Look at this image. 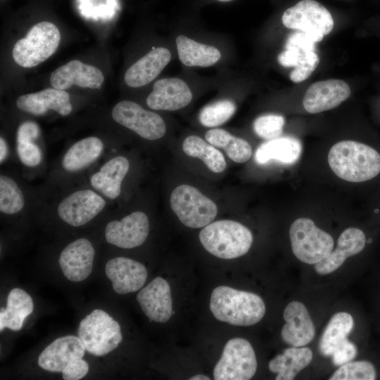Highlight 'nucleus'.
Here are the masks:
<instances>
[{"instance_id":"f257e3e1","label":"nucleus","mask_w":380,"mask_h":380,"mask_svg":"<svg viewBox=\"0 0 380 380\" xmlns=\"http://www.w3.org/2000/svg\"><path fill=\"white\" fill-rule=\"evenodd\" d=\"M328 163L339 178L350 182H362L380 173V154L373 148L355 141L334 144L328 154Z\"/></svg>"},{"instance_id":"f03ea898","label":"nucleus","mask_w":380,"mask_h":380,"mask_svg":"<svg viewBox=\"0 0 380 380\" xmlns=\"http://www.w3.org/2000/svg\"><path fill=\"white\" fill-rule=\"evenodd\" d=\"M210 308L217 319L234 326L255 324L265 313V303L259 296L225 286L213 291Z\"/></svg>"},{"instance_id":"7ed1b4c3","label":"nucleus","mask_w":380,"mask_h":380,"mask_svg":"<svg viewBox=\"0 0 380 380\" xmlns=\"http://www.w3.org/2000/svg\"><path fill=\"white\" fill-rule=\"evenodd\" d=\"M199 239L204 248L215 257L233 259L247 253L253 243V235L242 224L223 220L204 227Z\"/></svg>"},{"instance_id":"20e7f679","label":"nucleus","mask_w":380,"mask_h":380,"mask_svg":"<svg viewBox=\"0 0 380 380\" xmlns=\"http://www.w3.org/2000/svg\"><path fill=\"white\" fill-rule=\"evenodd\" d=\"M61 33L56 25L43 21L34 25L25 37L14 45L12 56L21 67L32 68L48 59L57 50Z\"/></svg>"},{"instance_id":"39448f33","label":"nucleus","mask_w":380,"mask_h":380,"mask_svg":"<svg viewBox=\"0 0 380 380\" xmlns=\"http://www.w3.org/2000/svg\"><path fill=\"white\" fill-rule=\"evenodd\" d=\"M77 334L85 350L95 356L108 354L122 341L119 323L101 309L93 310L80 321Z\"/></svg>"},{"instance_id":"423d86ee","label":"nucleus","mask_w":380,"mask_h":380,"mask_svg":"<svg viewBox=\"0 0 380 380\" xmlns=\"http://www.w3.org/2000/svg\"><path fill=\"white\" fill-rule=\"evenodd\" d=\"M289 236L294 255L301 262L315 265L333 250L334 239L308 218H298L291 225Z\"/></svg>"},{"instance_id":"0eeeda50","label":"nucleus","mask_w":380,"mask_h":380,"mask_svg":"<svg viewBox=\"0 0 380 380\" xmlns=\"http://www.w3.org/2000/svg\"><path fill=\"white\" fill-rule=\"evenodd\" d=\"M107 205L108 200L90 186L68 192L57 202L55 208L61 220L78 227L92 221Z\"/></svg>"},{"instance_id":"6e6552de","label":"nucleus","mask_w":380,"mask_h":380,"mask_svg":"<svg viewBox=\"0 0 380 380\" xmlns=\"http://www.w3.org/2000/svg\"><path fill=\"white\" fill-rule=\"evenodd\" d=\"M170 206L181 222L191 228H201L212 222L217 213L216 204L196 188L182 184L171 194Z\"/></svg>"},{"instance_id":"1a4fd4ad","label":"nucleus","mask_w":380,"mask_h":380,"mask_svg":"<svg viewBox=\"0 0 380 380\" xmlns=\"http://www.w3.org/2000/svg\"><path fill=\"white\" fill-rule=\"evenodd\" d=\"M281 21L287 28L309 34L316 43L321 42L334 27L330 12L315 0H302L287 8L281 16Z\"/></svg>"},{"instance_id":"9d476101","label":"nucleus","mask_w":380,"mask_h":380,"mask_svg":"<svg viewBox=\"0 0 380 380\" xmlns=\"http://www.w3.org/2000/svg\"><path fill=\"white\" fill-rule=\"evenodd\" d=\"M256 370L257 360L251 343L244 338H234L225 344L213 377L215 380H248Z\"/></svg>"},{"instance_id":"9b49d317","label":"nucleus","mask_w":380,"mask_h":380,"mask_svg":"<svg viewBox=\"0 0 380 380\" xmlns=\"http://www.w3.org/2000/svg\"><path fill=\"white\" fill-rule=\"evenodd\" d=\"M111 115L115 122L146 140L159 139L166 132L165 123L160 115L144 109L134 101L118 102L113 107Z\"/></svg>"},{"instance_id":"f8f14e48","label":"nucleus","mask_w":380,"mask_h":380,"mask_svg":"<svg viewBox=\"0 0 380 380\" xmlns=\"http://www.w3.org/2000/svg\"><path fill=\"white\" fill-rule=\"evenodd\" d=\"M149 219L142 211H134L120 220L108 222L104 229L106 241L122 248L142 245L149 234Z\"/></svg>"},{"instance_id":"ddd939ff","label":"nucleus","mask_w":380,"mask_h":380,"mask_svg":"<svg viewBox=\"0 0 380 380\" xmlns=\"http://www.w3.org/2000/svg\"><path fill=\"white\" fill-rule=\"evenodd\" d=\"M95 250L86 238L68 243L60 253L58 263L64 276L74 282L86 279L91 273Z\"/></svg>"},{"instance_id":"4468645a","label":"nucleus","mask_w":380,"mask_h":380,"mask_svg":"<svg viewBox=\"0 0 380 380\" xmlns=\"http://www.w3.org/2000/svg\"><path fill=\"white\" fill-rule=\"evenodd\" d=\"M105 273L112 281L115 292L122 295L141 289L148 276L143 264L126 257L110 259L106 264Z\"/></svg>"},{"instance_id":"2eb2a0df","label":"nucleus","mask_w":380,"mask_h":380,"mask_svg":"<svg viewBox=\"0 0 380 380\" xmlns=\"http://www.w3.org/2000/svg\"><path fill=\"white\" fill-rule=\"evenodd\" d=\"M192 98V92L185 81L178 77H167L154 83L146 104L153 110L173 111L189 105Z\"/></svg>"},{"instance_id":"dca6fc26","label":"nucleus","mask_w":380,"mask_h":380,"mask_svg":"<svg viewBox=\"0 0 380 380\" xmlns=\"http://www.w3.org/2000/svg\"><path fill=\"white\" fill-rule=\"evenodd\" d=\"M137 300L151 321L165 323L173 313L170 286L160 277H156L141 289L137 295Z\"/></svg>"},{"instance_id":"f3484780","label":"nucleus","mask_w":380,"mask_h":380,"mask_svg":"<svg viewBox=\"0 0 380 380\" xmlns=\"http://www.w3.org/2000/svg\"><path fill=\"white\" fill-rule=\"evenodd\" d=\"M350 94L348 84L341 80L319 81L311 84L303 97V107L310 113H318L334 108Z\"/></svg>"},{"instance_id":"a211bd4d","label":"nucleus","mask_w":380,"mask_h":380,"mask_svg":"<svg viewBox=\"0 0 380 380\" xmlns=\"http://www.w3.org/2000/svg\"><path fill=\"white\" fill-rule=\"evenodd\" d=\"M129 167V161L125 156L110 158L91 175L90 186L108 201H115L121 195L122 182Z\"/></svg>"},{"instance_id":"6ab92c4d","label":"nucleus","mask_w":380,"mask_h":380,"mask_svg":"<svg viewBox=\"0 0 380 380\" xmlns=\"http://www.w3.org/2000/svg\"><path fill=\"white\" fill-rule=\"evenodd\" d=\"M103 81V74L99 68L79 60H72L59 67L50 77L51 87L60 90H65L72 85L100 89Z\"/></svg>"},{"instance_id":"aec40b11","label":"nucleus","mask_w":380,"mask_h":380,"mask_svg":"<svg viewBox=\"0 0 380 380\" xmlns=\"http://www.w3.org/2000/svg\"><path fill=\"white\" fill-rule=\"evenodd\" d=\"M286 324L281 332L282 340L293 347H303L314 338L315 329L309 312L300 302L292 301L284 311Z\"/></svg>"},{"instance_id":"412c9836","label":"nucleus","mask_w":380,"mask_h":380,"mask_svg":"<svg viewBox=\"0 0 380 380\" xmlns=\"http://www.w3.org/2000/svg\"><path fill=\"white\" fill-rule=\"evenodd\" d=\"M16 106L19 110L34 115H42L52 110L66 116L72 109L68 93L55 88L20 96L16 101Z\"/></svg>"},{"instance_id":"4be33fe9","label":"nucleus","mask_w":380,"mask_h":380,"mask_svg":"<svg viewBox=\"0 0 380 380\" xmlns=\"http://www.w3.org/2000/svg\"><path fill=\"white\" fill-rule=\"evenodd\" d=\"M85 348L78 336H65L54 340L39 355L38 365L44 370L62 372L72 360L82 358Z\"/></svg>"},{"instance_id":"5701e85b","label":"nucleus","mask_w":380,"mask_h":380,"mask_svg":"<svg viewBox=\"0 0 380 380\" xmlns=\"http://www.w3.org/2000/svg\"><path fill=\"white\" fill-rule=\"evenodd\" d=\"M165 47L153 49L132 64L125 72V84L132 88L145 86L155 80L171 60Z\"/></svg>"},{"instance_id":"b1692460","label":"nucleus","mask_w":380,"mask_h":380,"mask_svg":"<svg viewBox=\"0 0 380 380\" xmlns=\"http://www.w3.org/2000/svg\"><path fill=\"white\" fill-rule=\"evenodd\" d=\"M366 238L364 232L357 228L344 230L338 239L336 248L315 264V270L321 275L330 274L339 268L348 257L360 253L365 248Z\"/></svg>"},{"instance_id":"393cba45","label":"nucleus","mask_w":380,"mask_h":380,"mask_svg":"<svg viewBox=\"0 0 380 380\" xmlns=\"http://www.w3.org/2000/svg\"><path fill=\"white\" fill-rule=\"evenodd\" d=\"M105 144L94 136L83 138L72 146L63 154L61 167L67 173L81 172L94 164L103 155Z\"/></svg>"},{"instance_id":"a878e982","label":"nucleus","mask_w":380,"mask_h":380,"mask_svg":"<svg viewBox=\"0 0 380 380\" xmlns=\"http://www.w3.org/2000/svg\"><path fill=\"white\" fill-rule=\"evenodd\" d=\"M302 152L300 141L293 137H279L262 144L257 149L255 160L258 164L276 160L284 164H293Z\"/></svg>"},{"instance_id":"bb28decb","label":"nucleus","mask_w":380,"mask_h":380,"mask_svg":"<svg viewBox=\"0 0 380 380\" xmlns=\"http://www.w3.org/2000/svg\"><path fill=\"white\" fill-rule=\"evenodd\" d=\"M34 310L31 296L20 288L11 290L7 297L6 308L0 310V331L8 328L13 331L22 329L25 319Z\"/></svg>"},{"instance_id":"cd10ccee","label":"nucleus","mask_w":380,"mask_h":380,"mask_svg":"<svg viewBox=\"0 0 380 380\" xmlns=\"http://www.w3.org/2000/svg\"><path fill=\"white\" fill-rule=\"evenodd\" d=\"M178 57L188 67H209L221 58V53L213 46L199 43L185 35L176 38Z\"/></svg>"},{"instance_id":"c85d7f7f","label":"nucleus","mask_w":380,"mask_h":380,"mask_svg":"<svg viewBox=\"0 0 380 380\" xmlns=\"http://www.w3.org/2000/svg\"><path fill=\"white\" fill-rule=\"evenodd\" d=\"M312 357L309 348L292 346L274 357L269 362V369L277 374L276 380H292L311 362Z\"/></svg>"},{"instance_id":"c756f323","label":"nucleus","mask_w":380,"mask_h":380,"mask_svg":"<svg viewBox=\"0 0 380 380\" xmlns=\"http://www.w3.org/2000/svg\"><path fill=\"white\" fill-rule=\"evenodd\" d=\"M354 326L352 316L340 312L332 316L319 343V350L324 356H331L334 351L345 342Z\"/></svg>"},{"instance_id":"7c9ffc66","label":"nucleus","mask_w":380,"mask_h":380,"mask_svg":"<svg viewBox=\"0 0 380 380\" xmlns=\"http://www.w3.org/2000/svg\"><path fill=\"white\" fill-rule=\"evenodd\" d=\"M205 137L213 146L223 148L227 156L237 163H245L251 157L252 148L250 144L225 129H211L206 132Z\"/></svg>"},{"instance_id":"2f4dec72","label":"nucleus","mask_w":380,"mask_h":380,"mask_svg":"<svg viewBox=\"0 0 380 380\" xmlns=\"http://www.w3.org/2000/svg\"><path fill=\"white\" fill-rule=\"evenodd\" d=\"M182 149L187 156L202 160L208 168L215 173L223 172L227 167L223 154L215 146L198 136L187 137L183 141Z\"/></svg>"},{"instance_id":"473e14b6","label":"nucleus","mask_w":380,"mask_h":380,"mask_svg":"<svg viewBox=\"0 0 380 380\" xmlns=\"http://www.w3.org/2000/svg\"><path fill=\"white\" fill-rule=\"evenodd\" d=\"M25 191L13 177L0 175V212L6 215H15L26 208Z\"/></svg>"},{"instance_id":"72a5a7b5","label":"nucleus","mask_w":380,"mask_h":380,"mask_svg":"<svg viewBox=\"0 0 380 380\" xmlns=\"http://www.w3.org/2000/svg\"><path fill=\"white\" fill-rule=\"evenodd\" d=\"M236 105L231 100H221L204 107L199 121L205 127H214L226 122L234 114Z\"/></svg>"},{"instance_id":"f704fd0d","label":"nucleus","mask_w":380,"mask_h":380,"mask_svg":"<svg viewBox=\"0 0 380 380\" xmlns=\"http://www.w3.org/2000/svg\"><path fill=\"white\" fill-rule=\"evenodd\" d=\"M376 372L374 365L367 361L348 362L338 367L330 380H374Z\"/></svg>"},{"instance_id":"c9c22d12","label":"nucleus","mask_w":380,"mask_h":380,"mask_svg":"<svg viewBox=\"0 0 380 380\" xmlns=\"http://www.w3.org/2000/svg\"><path fill=\"white\" fill-rule=\"evenodd\" d=\"M284 125V118L283 116L267 114L261 115L255 120L253 129L258 137L270 140L281 135Z\"/></svg>"},{"instance_id":"e433bc0d","label":"nucleus","mask_w":380,"mask_h":380,"mask_svg":"<svg viewBox=\"0 0 380 380\" xmlns=\"http://www.w3.org/2000/svg\"><path fill=\"white\" fill-rule=\"evenodd\" d=\"M16 153L26 167H36L42 162V151L34 140H16Z\"/></svg>"},{"instance_id":"4c0bfd02","label":"nucleus","mask_w":380,"mask_h":380,"mask_svg":"<svg viewBox=\"0 0 380 380\" xmlns=\"http://www.w3.org/2000/svg\"><path fill=\"white\" fill-rule=\"evenodd\" d=\"M319 63L318 55L314 51L305 53L303 59L290 73V79L293 82H300L308 79Z\"/></svg>"},{"instance_id":"58836bf2","label":"nucleus","mask_w":380,"mask_h":380,"mask_svg":"<svg viewBox=\"0 0 380 380\" xmlns=\"http://www.w3.org/2000/svg\"><path fill=\"white\" fill-rule=\"evenodd\" d=\"M316 42L309 34L298 30L291 34L286 39V49H296L305 53L315 51V44Z\"/></svg>"},{"instance_id":"ea45409f","label":"nucleus","mask_w":380,"mask_h":380,"mask_svg":"<svg viewBox=\"0 0 380 380\" xmlns=\"http://www.w3.org/2000/svg\"><path fill=\"white\" fill-rule=\"evenodd\" d=\"M357 355L355 345L347 339L340 345L331 355L332 362L335 366H341L353 360Z\"/></svg>"},{"instance_id":"a19ab883","label":"nucleus","mask_w":380,"mask_h":380,"mask_svg":"<svg viewBox=\"0 0 380 380\" xmlns=\"http://www.w3.org/2000/svg\"><path fill=\"white\" fill-rule=\"evenodd\" d=\"M89 372V365L82 358H77L70 362L63 369L64 380H79L84 377Z\"/></svg>"},{"instance_id":"79ce46f5","label":"nucleus","mask_w":380,"mask_h":380,"mask_svg":"<svg viewBox=\"0 0 380 380\" xmlns=\"http://www.w3.org/2000/svg\"><path fill=\"white\" fill-rule=\"evenodd\" d=\"M305 53L299 49H286L279 54L277 59L284 67H296L303 59Z\"/></svg>"},{"instance_id":"37998d69","label":"nucleus","mask_w":380,"mask_h":380,"mask_svg":"<svg viewBox=\"0 0 380 380\" xmlns=\"http://www.w3.org/2000/svg\"><path fill=\"white\" fill-rule=\"evenodd\" d=\"M40 134L39 125L33 121H25L20 125L17 130L16 140L36 141Z\"/></svg>"},{"instance_id":"c03bdc74","label":"nucleus","mask_w":380,"mask_h":380,"mask_svg":"<svg viewBox=\"0 0 380 380\" xmlns=\"http://www.w3.org/2000/svg\"><path fill=\"white\" fill-rule=\"evenodd\" d=\"M8 156V146L6 140L1 137L0 138V162L2 164L3 162Z\"/></svg>"},{"instance_id":"a18cd8bd","label":"nucleus","mask_w":380,"mask_h":380,"mask_svg":"<svg viewBox=\"0 0 380 380\" xmlns=\"http://www.w3.org/2000/svg\"><path fill=\"white\" fill-rule=\"evenodd\" d=\"M190 380H210V379L203 374H197L189 379Z\"/></svg>"},{"instance_id":"49530a36","label":"nucleus","mask_w":380,"mask_h":380,"mask_svg":"<svg viewBox=\"0 0 380 380\" xmlns=\"http://www.w3.org/2000/svg\"><path fill=\"white\" fill-rule=\"evenodd\" d=\"M217 2H220V3H228V2H230V1H232L234 0H215Z\"/></svg>"}]
</instances>
